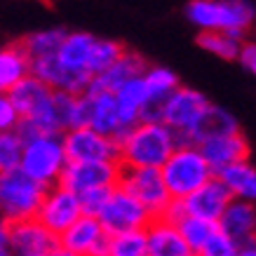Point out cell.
Wrapping results in <instances>:
<instances>
[{
	"instance_id": "4",
	"label": "cell",
	"mask_w": 256,
	"mask_h": 256,
	"mask_svg": "<svg viewBox=\"0 0 256 256\" xmlns=\"http://www.w3.org/2000/svg\"><path fill=\"white\" fill-rule=\"evenodd\" d=\"M19 136H22L19 170L42 188L59 186L62 174L68 164L66 153H64L62 134L19 132Z\"/></svg>"
},
{
	"instance_id": "31",
	"label": "cell",
	"mask_w": 256,
	"mask_h": 256,
	"mask_svg": "<svg viewBox=\"0 0 256 256\" xmlns=\"http://www.w3.org/2000/svg\"><path fill=\"white\" fill-rule=\"evenodd\" d=\"M19 122H22V120H19V113H16L10 94L0 92V134L16 132V130H19Z\"/></svg>"
},
{
	"instance_id": "32",
	"label": "cell",
	"mask_w": 256,
	"mask_h": 256,
	"mask_svg": "<svg viewBox=\"0 0 256 256\" xmlns=\"http://www.w3.org/2000/svg\"><path fill=\"white\" fill-rule=\"evenodd\" d=\"M238 62H240V66L247 70L249 76L256 78V36H247V38L242 40V50H240Z\"/></svg>"
},
{
	"instance_id": "28",
	"label": "cell",
	"mask_w": 256,
	"mask_h": 256,
	"mask_svg": "<svg viewBox=\"0 0 256 256\" xmlns=\"http://www.w3.org/2000/svg\"><path fill=\"white\" fill-rule=\"evenodd\" d=\"M106 256H148L146 233L144 230H130V233L108 235Z\"/></svg>"
},
{
	"instance_id": "9",
	"label": "cell",
	"mask_w": 256,
	"mask_h": 256,
	"mask_svg": "<svg viewBox=\"0 0 256 256\" xmlns=\"http://www.w3.org/2000/svg\"><path fill=\"white\" fill-rule=\"evenodd\" d=\"M118 188L130 193L134 200L144 204L153 218L162 216L170 210L172 200L170 190L164 186L160 170H146V167H120Z\"/></svg>"
},
{
	"instance_id": "34",
	"label": "cell",
	"mask_w": 256,
	"mask_h": 256,
	"mask_svg": "<svg viewBox=\"0 0 256 256\" xmlns=\"http://www.w3.org/2000/svg\"><path fill=\"white\" fill-rule=\"evenodd\" d=\"M235 256H256V240L254 242H247V244H240Z\"/></svg>"
},
{
	"instance_id": "33",
	"label": "cell",
	"mask_w": 256,
	"mask_h": 256,
	"mask_svg": "<svg viewBox=\"0 0 256 256\" xmlns=\"http://www.w3.org/2000/svg\"><path fill=\"white\" fill-rule=\"evenodd\" d=\"M0 256H12L10 238H8V224L5 221H0Z\"/></svg>"
},
{
	"instance_id": "10",
	"label": "cell",
	"mask_w": 256,
	"mask_h": 256,
	"mask_svg": "<svg viewBox=\"0 0 256 256\" xmlns=\"http://www.w3.org/2000/svg\"><path fill=\"white\" fill-rule=\"evenodd\" d=\"M96 221L108 235H118V233H130V230H146L148 224L153 221V216L148 214L144 204L134 200L132 195L116 186L108 193L106 202L101 204Z\"/></svg>"
},
{
	"instance_id": "3",
	"label": "cell",
	"mask_w": 256,
	"mask_h": 256,
	"mask_svg": "<svg viewBox=\"0 0 256 256\" xmlns=\"http://www.w3.org/2000/svg\"><path fill=\"white\" fill-rule=\"evenodd\" d=\"M186 19L198 33H230L247 38L256 28V8L249 0H190Z\"/></svg>"
},
{
	"instance_id": "16",
	"label": "cell",
	"mask_w": 256,
	"mask_h": 256,
	"mask_svg": "<svg viewBox=\"0 0 256 256\" xmlns=\"http://www.w3.org/2000/svg\"><path fill=\"white\" fill-rule=\"evenodd\" d=\"M230 193L224 188V184L216 176L210 178L204 186H200L195 193H190L186 200H178L184 207L186 216H195V218H204L212 224H218L221 214L226 212V207L230 204Z\"/></svg>"
},
{
	"instance_id": "2",
	"label": "cell",
	"mask_w": 256,
	"mask_h": 256,
	"mask_svg": "<svg viewBox=\"0 0 256 256\" xmlns=\"http://www.w3.org/2000/svg\"><path fill=\"white\" fill-rule=\"evenodd\" d=\"M176 146V134L167 124L144 120L118 141V162L120 167L160 170Z\"/></svg>"
},
{
	"instance_id": "17",
	"label": "cell",
	"mask_w": 256,
	"mask_h": 256,
	"mask_svg": "<svg viewBox=\"0 0 256 256\" xmlns=\"http://www.w3.org/2000/svg\"><path fill=\"white\" fill-rule=\"evenodd\" d=\"M198 148H200L202 158L207 160V164L212 167L214 176L221 170H226V167H230V164L249 158V144L242 132L207 139V141H202V144H198Z\"/></svg>"
},
{
	"instance_id": "24",
	"label": "cell",
	"mask_w": 256,
	"mask_h": 256,
	"mask_svg": "<svg viewBox=\"0 0 256 256\" xmlns=\"http://www.w3.org/2000/svg\"><path fill=\"white\" fill-rule=\"evenodd\" d=\"M235 132H240V122H238V118H235L230 110H226V108H221V106L210 104V108H207V113L202 116L200 124L195 127L190 144L198 146V144H202V141H207V139L226 136V134H235Z\"/></svg>"
},
{
	"instance_id": "13",
	"label": "cell",
	"mask_w": 256,
	"mask_h": 256,
	"mask_svg": "<svg viewBox=\"0 0 256 256\" xmlns=\"http://www.w3.org/2000/svg\"><path fill=\"white\" fill-rule=\"evenodd\" d=\"M82 216V207H80L78 195H73L64 186H52L45 190V198L40 202V210L36 214L40 224L45 226L50 233H54L56 238L73 226Z\"/></svg>"
},
{
	"instance_id": "1",
	"label": "cell",
	"mask_w": 256,
	"mask_h": 256,
	"mask_svg": "<svg viewBox=\"0 0 256 256\" xmlns=\"http://www.w3.org/2000/svg\"><path fill=\"white\" fill-rule=\"evenodd\" d=\"M124 50L127 47L122 42L99 38L90 31H66L56 59L68 73L94 80L106 68H110L124 54Z\"/></svg>"
},
{
	"instance_id": "6",
	"label": "cell",
	"mask_w": 256,
	"mask_h": 256,
	"mask_svg": "<svg viewBox=\"0 0 256 256\" xmlns=\"http://www.w3.org/2000/svg\"><path fill=\"white\" fill-rule=\"evenodd\" d=\"M45 190L47 188L28 178L19 167L0 172V221L10 226L24 218H36Z\"/></svg>"
},
{
	"instance_id": "14",
	"label": "cell",
	"mask_w": 256,
	"mask_h": 256,
	"mask_svg": "<svg viewBox=\"0 0 256 256\" xmlns=\"http://www.w3.org/2000/svg\"><path fill=\"white\" fill-rule=\"evenodd\" d=\"M59 249L68 252L73 256H106V244H108V233L101 228L96 216H82L73 226H68L59 238Z\"/></svg>"
},
{
	"instance_id": "7",
	"label": "cell",
	"mask_w": 256,
	"mask_h": 256,
	"mask_svg": "<svg viewBox=\"0 0 256 256\" xmlns=\"http://www.w3.org/2000/svg\"><path fill=\"white\" fill-rule=\"evenodd\" d=\"M212 101L202 92L193 87L178 85L174 92L162 101L160 108V122L167 124L172 132L176 134L178 144H190L195 127L200 124L202 116L207 113Z\"/></svg>"
},
{
	"instance_id": "20",
	"label": "cell",
	"mask_w": 256,
	"mask_h": 256,
	"mask_svg": "<svg viewBox=\"0 0 256 256\" xmlns=\"http://www.w3.org/2000/svg\"><path fill=\"white\" fill-rule=\"evenodd\" d=\"M218 230L228 235L238 244H247L256 240V204L254 202L230 200L226 212L218 218Z\"/></svg>"
},
{
	"instance_id": "29",
	"label": "cell",
	"mask_w": 256,
	"mask_h": 256,
	"mask_svg": "<svg viewBox=\"0 0 256 256\" xmlns=\"http://www.w3.org/2000/svg\"><path fill=\"white\" fill-rule=\"evenodd\" d=\"M19 158H22V136H19V132H2L0 134V172L19 167Z\"/></svg>"
},
{
	"instance_id": "12",
	"label": "cell",
	"mask_w": 256,
	"mask_h": 256,
	"mask_svg": "<svg viewBox=\"0 0 256 256\" xmlns=\"http://www.w3.org/2000/svg\"><path fill=\"white\" fill-rule=\"evenodd\" d=\"M118 178H120L118 162H68L59 186L80 198L92 190H113L118 186Z\"/></svg>"
},
{
	"instance_id": "18",
	"label": "cell",
	"mask_w": 256,
	"mask_h": 256,
	"mask_svg": "<svg viewBox=\"0 0 256 256\" xmlns=\"http://www.w3.org/2000/svg\"><path fill=\"white\" fill-rule=\"evenodd\" d=\"M116 106H118V116L122 127L130 132L134 124H139L146 118L148 108H150V94L146 90V82L141 76L127 80L122 87H118L116 92Z\"/></svg>"
},
{
	"instance_id": "30",
	"label": "cell",
	"mask_w": 256,
	"mask_h": 256,
	"mask_svg": "<svg viewBox=\"0 0 256 256\" xmlns=\"http://www.w3.org/2000/svg\"><path fill=\"white\" fill-rule=\"evenodd\" d=\"M238 247H240L238 242H233L228 235L216 230L210 240L204 242V247L198 252V256H235L238 254Z\"/></svg>"
},
{
	"instance_id": "19",
	"label": "cell",
	"mask_w": 256,
	"mask_h": 256,
	"mask_svg": "<svg viewBox=\"0 0 256 256\" xmlns=\"http://www.w3.org/2000/svg\"><path fill=\"white\" fill-rule=\"evenodd\" d=\"M144 233H146L148 256H195L184 235L178 233L176 224L167 221L164 216L153 218Z\"/></svg>"
},
{
	"instance_id": "21",
	"label": "cell",
	"mask_w": 256,
	"mask_h": 256,
	"mask_svg": "<svg viewBox=\"0 0 256 256\" xmlns=\"http://www.w3.org/2000/svg\"><path fill=\"white\" fill-rule=\"evenodd\" d=\"M216 178L224 184V188L230 193L233 200L254 202L256 204V164L249 158L221 170Z\"/></svg>"
},
{
	"instance_id": "5",
	"label": "cell",
	"mask_w": 256,
	"mask_h": 256,
	"mask_svg": "<svg viewBox=\"0 0 256 256\" xmlns=\"http://www.w3.org/2000/svg\"><path fill=\"white\" fill-rule=\"evenodd\" d=\"M160 174L172 200L176 202L186 200L190 193H195L210 178H214V172L195 144H178L174 153L167 158V162L160 167Z\"/></svg>"
},
{
	"instance_id": "35",
	"label": "cell",
	"mask_w": 256,
	"mask_h": 256,
	"mask_svg": "<svg viewBox=\"0 0 256 256\" xmlns=\"http://www.w3.org/2000/svg\"><path fill=\"white\" fill-rule=\"evenodd\" d=\"M42 2H52V0H42Z\"/></svg>"
},
{
	"instance_id": "26",
	"label": "cell",
	"mask_w": 256,
	"mask_h": 256,
	"mask_svg": "<svg viewBox=\"0 0 256 256\" xmlns=\"http://www.w3.org/2000/svg\"><path fill=\"white\" fill-rule=\"evenodd\" d=\"M242 40L230 33H198V45L207 52V54L224 59V62H238L242 50Z\"/></svg>"
},
{
	"instance_id": "15",
	"label": "cell",
	"mask_w": 256,
	"mask_h": 256,
	"mask_svg": "<svg viewBox=\"0 0 256 256\" xmlns=\"http://www.w3.org/2000/svg\"><path fill=\"white\" fill-rule=\"evenodd\" d=\"M12 256H50L59 247L56 235L50 233L38 218H24L8 226Z\"/></svg>"
},
{
	"instance_id": "25",
	"label": "cell",
	"mask_w": 256,
	"mask_h": 256,
	"mask_svg": "<svg viewBox=\"0 0 256 256\" xmlns=\"http://www.w3.org/2000/svg\"><path fill=\"white\" fill-rule=\"evenodd\" d=\"M64 36H66V28H56V26L40 28V31H33L24 40H19V45L24 47L28 62H38V59L56 56V52H59V47L64 42Z\"/></svg>"
},
{
	"instance_id": "23",
	"label": "cell",
	"mask_w": 256,
	"mask_h": 256,
	"mask_svg": "<svg viewBox=\"0 0 256 256\" xmlns=\"http://www.w3.org/2000/svg\"><path fill=\"white\" fill-rule=\"evenodd\" d=\"M146 66H148V62L141 54H136L132 50H124V54L110 68H106L101 76H96L90 85L99 87V90H106V92H116L118 87H122L127 80L141 76L146 70Z\"/></svg>"
},
{
	"instance_id": "27",
	"label": "cell",
	"mask_w": 256,
	"mask_h": 256,
	"mask_svg": "<svg viewBox=\"0 0 256 256\" xmlns=\"http://www.w3.org/2000/svg\"><path fill=\"white\" fill-rule=\"evenodd\" d=\"M176 228H178V233L184 235V240L188 242V247L193 249L195 256L204 247V242L218 230L216 224L204 221V218H195V216H181L176 221Z\"/></svg>"
},
{
	"instance_id": "8",
	"label": "cell",
	"mask_w": 256,
	"mask_h": 256,
	"mask_svg": "<svg viewBox=\"0 0 256 256\" xmlns=\"http://www.w3.org/2000/svg\"><path fill=\"white\" fill-rule=\"evenodd\" d=\"M78 127H90L113 141H120L127 134L118 116L113 92L92 85L82 94H78Z\"/></svg>"
},
{
	"instance_id": "11",
	"label": "cell",
	"mask_w": 256,
	"mask_h": 256,
	"mask_svg": "<svg viewBox=\"0 0 256 256\" xmlns=\"http://www.w3.org/2000/svg\"><path fill=\"white\" fill-rule=\"evenodd\" d=\"M62 141L68 162H118V141L90 127L66 130L62 134Z\"/></svg>"
},
{
	"instance_id": "22",
	"label": "cell",
	"mask_w": 256,
	"mask_h": 256,
	"mask_svg": "<svg viewBox=\"0 0 256 256\" xmlns=\"http://www.w3.org/2000/svg\"><path fill=\"white\" fill-rule=\"evenodd\" d=\"M31 76V62L19 42L0 45V92L10 94L24 78Z\"/></svg>"
}]
</instances>
